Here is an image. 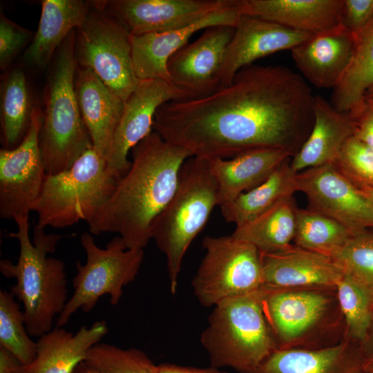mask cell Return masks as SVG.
<instances>
[{
	"instance_id": "6da1fadb",
	"label": "cell",
	"mask_w": 373,
	"mask_h": 373,
	"mask_svg": "<svg viewBox=\"0 0 373 373\" xmlns=\"http://www.w3.org/2000/svg\"><path fill=\"white\" fill-rule=\"evenodd\" d=\"M314 97L303 76L289 68L251 64L208 96L162 105L153 130L207 160L265 148L294 156L313 127Z\"/></svg>"
},
{
	"instance_id": "7a4b0ae2",
	"label": "cell",
	"mask_w": 373,
	"mask_h": 373,
	"mask_svg": "<svg viewBox=\"0 0 373 373\" xmlns=\"http://www.w3.org/2000/svg\"><path fill=\"white\" fill-rule=\"evenodd\" d=\"M131 165L109 200L88 221L89 233H118L128 249H144L151 227L173 196L186 149L153 131L131 150Z\"/></svg>"
},
{
	"instance_id": "3957f363",
	"label": "cell",
	"mask_w": 373,
	"mask_h": 373,
	"mask_svg": "<svg viewBox=\"0 0 373 373\" xmlns=\"http://www.w3.org/2000/svg\"><path fill=\"white\" fill-rule=\"evenodd\" d=\"M29 216L14 220L17 226L10 236L19 245L17 262L0 261V271L16 284L10 290L23 307L25 325L30 336L39 338L52 330L55 319L68 302L67 279L64 263L48 256L53 253L61 236L46 233L35 227L32 241L29 234Z\"/></svg>"
},
{
	"instance_id": "277c9868",
	"label": "cell",
	"mask_w": 373,
	"mask_h": 373,
	"mask_svg": "<svg viewBox=\"0 0 373 373\" xmlns=\"http://www.w3.org/2000/svg\"><path fill=\"white\" fill-rule=\"evenodd\" d=\"M75 41V30L56 51L44 87L39 146L47 175L69 169L93 146L76 97Z\"/></svg>"
},
{
	"instance_id": "5b68a950",
	"label": "cell",
	"mask_w": 373,
	"mask_h": 373,
	"mask_svg": "<svg viewBox=\"0 0 373 373\" xmlns=\"http://www.w3.org/2000/svg\"><path fill=\"white\" fill-rule=\"evenodd\" d=\"M263 311L278 350H316L347 338L336 287L262 286Z\"/></svg>"
},
{
	"instance_id": "8992f818",
	"label": "cell",
	"mask_w": 373,
	"mask_h": 373,
	"mask_svg": "<svg viewBox=\"0 0 373 373\" xmlns=\"http://www.w3.org/2000/svg\"><path fill=\"white\" fill-rule=\"evenodd\" d=\"M216 206L218 188L208 160L191 157L183 164L177 189L151 227V238L165 255L170 291L175 294L184 256Z\"/></svg>"
},
{
	"instance_id": "52a82bcc",
	"label": "cell",
	"mask_w": 373,
	"mask_h": 373,
	"mask_svg": "<svg viewBox=\"0 0 373 373\" xmlns=\"http://www.w3.org/2000/svg\"><path fill=\"white\" fill-rule=\"evenodd\" d=\"M262 298L261 287L213 307L200 335L211 366L249 372L278 350L264 314Z\"/></svg>"
},
{
	"instance_id": "ba28073f",
	"label": "cell",
	"mask_w": 373,
	"mask_h": 373,
	"mask_svg": "<svg viewBox=\"0 0 373 373\" xmlns=\"http://www.w3.org/2000/svg\"><path fill=\"white\" fill-rule=\"evenodd\" d=\"M119 180L106 159L90 147L69 169L46 175L32 209L37 214L35 227L64 228L88 222L111 197Z\"/></svg>"
},
{
	"instance_id": "9c48e42d",
	"label": "cell",
	"mask_w": 373,
	"mask_h": 373,
	"mask_svg": "<svg viewBox=\"0 0 373 373\" xmlns=\"http://www.w3.org/2000/svg\"><path fill=\"white\" fill-rule=\"evenodd\" d=\"M86 260L76 262L77 274L73 280L74 291L56 327H64L78 309L90 312L104 295L110 296L113 305L119 303L123 288L135 280L144 259L143 249H128L120 236L109 241L104 248L97 245L93 235L83 233L80 237Z\"/></svg>"
},
{
	"instance_id": "30bf717a",
	"label": "cell",
	"mask_w": 373,
	"mask_h": 373,
	"mask_svg": "<svg viewBox=\"0 0 373 373\" xmlns=\"http://www.w3.org/2000/svg\"><path fill=\"white\" fill-rule=\"evenodd\" d=\"M131 36L121 21L94 1L84 22L75 29L77 66L92 70L124 102L140 82L133 67Z\"/></svg>"
},
{
	"instance_id": "8fae6325",
	"label": "cell",
	"mask_w": 373,
	"mask_h": 373,
	"mask_svg": "<svg viewBox=\"0 0 373 373\" xmlns=\"http://www.w3.org/2000/svg\"><path fill=\"white\" fill-rule=\"evenodd\" d=\"M204 256L192 280L193 294L204 307L243 296L262 286L260 252L232 235L205 236Z\"/></svg>"
},
{
	"instance_id": "7c38bea8",
	"label": "cell",
	"mask_w": 373,
	"mask_h": 373,
	"mask_svg": "<svg viewBox=\"0 0 373 373\" xmlns=\"http://www.w3.org/2000/svg\"><path fill=\"white\" fill-rule=\"evenodd\" d=\"M42 110L35 106L30 128L15 149L0 150V216H29L42 191L46 172L39 146Z\"/></svg>"
},
{
	"instance_id": "4fadbf2b",
	"label": "cell",
	"mask_w": 373,
	"mask_h": 373,
	"mask_svg": "<svg viewBox=\"0 0 373 373\" xmlns=\"http://www.w3.org/2000/svg\"><path fill=\"white\" fill-rule=\"evenodd\" d=\"M191 99L186 91L162 79H143L124 102V110L106 155L108 169L120 180L128 171L130 151L153 130L155 115L164 104Z\"/></svg>"
},
{
	"instance_id": "5bb4252c",
	"label": "cell",
	"mask_w": 373,
	"mask_h": 373,
	"mask_svg": "<svg viewBox=\"0 0 373 373\" xmlns=\"http://www.w3.org/2000/svg\"><path fill=\"white\" fill-rule=\"evenodd\" d=\"M94 3L121 21L132 35L189 26L233 6L235 0H95Z\"/></svg>"
},
{
	"instance_id": "9a60e30c",
	"label": "cell",
	"mask_w": 373,
	"mask_h": 373,
	"mask_svg": "<svg viewBox=\"0 0 373 373\" xmlns=\"http://www.w3.org/2000/svg\"><path fill=\"white\" fill-rule=\"evenodd\" d=\"M298 191L306 195L309 208L325 214L355 233L373 229V204L333 164L296 173Z\"/></svg>"
},
{
	"instance_id": "2e32d148",
	"label": "cell",
	"mask_w": 373,
	"mask_h": 373,
	"mask_svg": "<svg viewBox=\"0 0 373 373\" xmlns=\"http://www.w3.org/2000/svg\"><path fill=\"white\" fill-rule=\"evenodd\" d=\"M234 32L235 27L223 25L204 29L198 39L169 59L171 83L191 99L208 96L222 88L225 54Z\"/></svg>"
},
{
	"instance_id": "e0dca14e",
	"label": "cell",
	"mask_w": 373,
	"mask_h": 373,
	"mask_svg": "<svg viewBox=\"0 0 373 373\" xmlns=\"http://www.w3.org/2000/svg\"><path fill=\"white\" fill-rule=\"evenodd\" d=\"M356 35L342 24L312 34L291 50L296 66L312 84L334 88L354 56Z\"/></svg>"
},
{
	"instance_id": "ac0fdd59",
	"label": "cell",
	"mask_w": 373,
	"mask_h": 373,
	"mask_svg": "<svg viewBox=\"0 0 373 373\" xmlns=\"http://www.w3.org/2000/svg\"><path fill=\"white\" fill-rule=\"evenodd\" d=\"M312 35L240 15L226 51L222 87L228 86L240 69L254 61L280 50H291Z\"/></svg>"
},
{
	"instance_id": "d6986e66",
	"label": "cell",
	"mask_w": 373,
	"mask_h": 373,
	"mask_svg": "<svg viewBox=\"0 0 373 373\" xmlns=\"http://www.w3.org/2000/svg\"><path fill=\"white\" fill-rule=\"evenodd\" d=\"M240 14L233 6L213 12L189 26L162 32L131 36L134 72L140 80L162 79L169 82L167 62L188 44L196 32L216 26L235 27Z\"/></svg>"
},
{
	"instance_id": "ffe728a7",
	"label": "cell",
	"mask_w": 373,
	"mask_h": 373,
	"mask_svg": "<svg viewBox=\"0 0 373 373\" xmlns=\"http://www.w3.org/2000/svg\"><path fill=\"white\" fill-rule=\"evenodd\" d=\"M260 257L262 286L268 288L336 287L343 275L329 256L295 245Z\"/></svg>"
},
{
	"instance_id": "44dd1931",
	"label": "cell",
	"mask_w": 373,
	"mask_h": 373,
	"mask_svg": "<svg viewBox=\"0 0 373 373\" xmlns=\"http://www.w3.org/2000/svg\"><path fill=\"white\" fill-rule=\"evenodd\" d=\"M75 93L79 111L96 152L106 159L124 101L90 69L77 66Z\"/></svg>"
},
{
	"instance_id": "7402d4cb",
	"label": "cell",
	"mask_w": 373,
	"mask_h": 373,
	"mask_svg": "<svg viewBox=\"0 0 373 373\" xmlns=\"http://www.w3.org/2000/svg\"><path fill=\"white\" fill-rule=\"evenodd\" d=\"M242 373H366L360 343L347 338L322 349L277 350L255 369Z\"/></svg>"
},
{
	"instance_id": "603a6c76",
	"label": "cell",
	"mask_w": 373,
	"mask_h": 373,
	"mask_svg": "<svg viewBox=\"0 0 373 373\" xmlns=\"http://www.w3.org/2000/svg\"><path fill=\"white\" fill-rule=\"evenodd\" d=\"M313 109L314 122L312 131L290 161V166L296 173L332 164L344 144L353 136V122L349 113L336 110L320 95H314Z\"/></svg>"
},
{
	"instance_id": "cb8c5ba5",
	"label": "cell",
	"mask_w": 373,
	"mask_h": 373,
	"mask_svg": "<svg viewBox=\"0 0 373 373\" xmlns=\"http://www.w3.org/2000/svg\"><path fill=\"white\" fill-rule=\"evenodd\" d=\"M240 15L317 33L340 23L341 0H236Z\"/></svg>"
},
{
	"instance_id": "d4e9b609",
	"label": "cell",
	"mask_w": 373,
	"mask_h": 373,
	"mask_svg": "<svg viewBox=\"0 0 373 373\" xmlns=\"http://www.w3.org/2000/svg\"><path fill=\"white\" fill-rule=\"evenodd\" d=\"M292 157L283 149L265 148L249 151L230 159L208 160L217 184L218 205L228 204L258 186Z\"/></svg>"
},
{
	"instance_id": "484cf974",
	"label": "cell",
	"mask_w": 373,
	"mask_h": 373,
	"mask_svg": "<svg viewBox=\"0 0 373 373\" xmlns=\"http://www.w3.org/2000/svg\"><path fill=\"white\" fill-rule=\"evenodd\" d=\"M108 332L104 321H95L89 327L83 325L75 334L55 327L37 340L36 358L26 365V373H73Z\"/></svg>"
},
{
	"instance_id": "4316f807",
	"label": "cell",
	"mask_w": 373,
	"mask_h": 373,
	"mask_svg": "<svg viewBox=\"0 0 373 373\" xmlns=\"http://www.w3.org/2000/svg\"><path fill=\"white\" fill-rule=\"evenodd\" d=\"M41 4L38 28L23 59L28 64L43 68L50 66L68 35L84 22L92 1L42 0Z\"/></svg>"
},
{
	"instance_id": "83f0119b",
	"label": "cell",
	"mask_w": 373,
	"mask_h": 373,
	"mask_svg": "<svg viewBox=\"0 0 373 373\" xmlns=\"http://www.w3.org/2000/svg\"><path fill=\"white\" fill-rule=\"evenodd\" d=\"M1 80L0 140L3 149H12L25 137L36 105L21 68L8 70Z\"/></svg>"
},
{
	"instance_id": "f1b7e54d",
	"label": "cell",
	"mask_w": 373,
	"mask_h": 373,
	"mask_svg": "<svg viewBox=\"0 0 373 373\" xmlns=\"http://www.w3.org/2000/svg\"><path fill=\"white\" fill-rule=\"evenodd\" d=\"M291 159L285 161L260 184L221 206L224 219L236 227L242 225L298 191L296 173L290 166Z\"/></svg>"
},
{
	"instance_id": "f546056e",
	"label": "cell",
	"mask_w": 373,
	"mask_h": 373,
	"mask_svg": "<svg viewBox=\"0 0 373 373\" xmlns=\"http://www.w3.org/2000/svg\"><path fill=\"white\" fill-rule=\"evenodd\" d=\"M297 208L294 195L287 197L254 220L236 227L231 235L260 253L284 250L294 241Z\"/></svg>"
},
{
	"instance_id": "4dcf8cb0",
	"label": "cell",
	"mask_w": 373,
	"mask_h": 373,
	"mask_svg": "<svg viewBox=\"0 0 373 373\" xmlns=\"http://www.w3.org/2000/svg\"><path fill=\"white\" fill-rule=\"evenodd\" d=\"M355 35L352 62L331 97L330 104L340 112L353 111L373 90V17Z\"/></svg>"
},
{
	"instance_id": "1f68e13d",
	"label": "cell",
	"mask_w": 373,
	"mask_h": 373,
	"mask_svg": "<svg viewBox=\"0 0 373 373\" xmlns=\"http://www.w3.org/2000/svg\"><path fill=\"white\" fill-rule=\"evenodd\" d=\"M355 234L333 218L309 207L297 208L294 245L329 256Z\"/></svg>"
},
{
	"instance_id": "d6a6232c",
	"label": "cell",
	"mask_w": 373,
	"mask_h": 373,
	"mask_svg": "<svg viewBox=\"0 0 373 373\" xmlns=\"http://www.w3.org/2000/svg\"><path fill=\"white\" fill-rule=\"evenodd\" d=\"M336 289L347 337L361 343L365 339L373 318V293L344 273L336 284Z\"/></svg>"
},
{
	"instance_id": "836d02e7",
	"label": "cell",
	"mask_w": 373,
	"mask_h": 373,
	"mask_svg": "<svg viewBox=\"0 0 373 373\" xmlns=\"http://www.w3.org/2000/svg\"><path fill=\"white\" fill-rule=\"evenodd\" d=\"M23 312L12 292L0 291V345L11 352L23 365H29L37 355V342L30 337Z\"/></svg>"
},
{
	"instance_id": "e575fe53",
	"label": "cell",
	"mask_w": 373,
	"mask_h": 373,
	"mask_svg": "<svg viewBox=\"0 0 373 373\" xmlns=\"http://www.w3.org/2000/svg\"><path fill=\"white\" fill-rule=\"evenodd\" d=\"M84 362L105 373H159L158 365L144 352L104 343L93 346Z\"/></svg>"
},
{
	"instance_id": "d590c367",
	"label": "cell",
	"mask_w": 373,
	"mask_h": 373,
	"mask_svg": "<svg viewBox=\"0 0 373 373\" xmlns=\"http://www.w3.org/2000/svg\"><path fill=\"white\" fill-rule=\"evenodd\" d=\"M341 271L373 293V229L355 234L329 256Z\"/></svg>"
},
{
	"instance_id": "8d00e7d4",
	"label": "cell",
	"mask_w": 373,
	"mask_h": 373,
	"mask_svg": "<svg viewBox=\"0 0 373 373\" xmlns=\"http://www.w3.org/2000/svg\"><path fill=\"white\" fill-rule=\"evenodd\" d=\"M332 164L358 190L373 189V149L354 136L346 141Z\"/></svg>"
},
{
	"instance_id": "74e56055",
	"label": "cell",
	"mask_w": 373,
	"mask_h": 373,
	"mask_svg": "<svg viewBox=\"0 0 373 373\" xmlns=\"http://www.w3.org/2000/svg\"><path fill=\"white\" fill-rule=\"evenodd\" d=\"M35 32L0 15V68L5 70L15 58L32 42Z\"/></svg>"
},
{
	"instance_id": "f35d334b",
	"label": "cell",
	"mask_w": 373,
	"mask_h": 373,
	"mask_svg": "<svg viewBox=\"0 0 373 373\" xmlns=\"http://www.w3.org/2000/svg\"><path fill=\"white\" fill-rule=\"evenodd\" d=\"M373 17V0H341L340 23L354 35Z\"/></svg>"
},
{
	"instance_id": "ab89813d",
	"label": "cell",
	"mask_w": 373,
	"mask_h": 373,
	"mask_svg": "<svg viewBox=\"0 0 373 373\" xmlns=\"http://www.w3.org/2000/svg\"><path fill=\"white\" fill-rule=\"evenodd\" d=\"M349 114L353 122V136L373 149V95L366 96Z\"/></svg>"
},
{
	"instance_id": "60d3db41",
	"label": "cell",
	"mask_w": 373,
	"mask_h": 373,
	"mask_svg": "<svg viewBox=\"0 0 373 373\" xmlns=\"http://www.w3.org/2000/svg\"><path fill=\"white\" fill-rule=\"evenodd\" d=\"M0 373H26V365L11 352L1 345Z\"/></svg>"
},
{
	"instance_id": "b9f144b4",
	"label": "cell",
	"mask_w": 373,
	"mask_h": 373,
	"mask_svg": "<svg viewBox=\"0 0 373 373\" xmlns=\"http://www.w3.org/2000/svg\"><path fill=\"white\" fill-rule=\"evenodd\" d=\"M360 344L364 370L366 373H373V318L365 339Z\"/></svg>"
},
{
	"instance_id": "7bdbcfd3",
	"label": "cell",
	"mask_w": 373,
	"mask_h": 373,
	"mask_svg": "<svg viewBox=\"0 0 373 373\" xmlns=\"http://www.w3.org/2000/svg\"><path fill=\"white\" fill-rule=\"evenodd\" d=\"M159 373H228L211 366L207 368L186 367L171 363L158 365Z\"/></svg>"
},
{
	"instance_id": "ee69618b",
	"label": "cell",
	"mask_w": 373,
	"mask_h": 373,
	"mask_svg": "<svg viewBox=\"0 0 373 373\" xmlns=\"http://www.w3.org/2000/svg\"><path fill=\"white\" fill-rule=\"evenodd\" d=\"M73 373H105L88 365L84 361L75 369Z\"/></svg>"
},
{
	"instance_id": "f6af8a7d",
	"label": "cell",
	"mask_w": 373,
	"mask_h": 373,
	"mask_svg": "<svg viewBox=\"0 0 373 373\" xmlns=\"http://www.w3.org/2000/svg\"><path fill=\"white\" fill-rule=\"evenodd\" d=\"M358 191L373 204V189H363Z\"/></svg>"
},
{
	"instance_id": "bcb514c9",
	"label": "cell",
	"mask_w": 373,
	"mask_h": 373,
	"mask_svg": "<svg viewBox=\"0 0 373 373\" xmlns=\"http://www.w3.org/2000/svg\"><path fill=\"white\" fill-rule=\"evenodd\" d=\"M369 95H373V90Z\"/></svg>"
}]
</instances>
